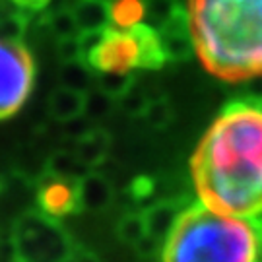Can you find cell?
I'll use <instances>...</instances> for the list:
<instances>
[{
    "label": "cell",
    "instance_id": "1",
    "mask_svg": "<svg viewBox=\"0 0 262 262\" xmlns=\"http://www.w3.org/2000/svg\"><path fill=\"white\" fill-rule=\"evenodd\" d=\"M200 202L220 214L262 215V99L227 103L190 158Z\"/></svg>",
    "mask_w": 262,
    "mask_h": 262
},
{
    "label": "cell",
    "instance_id": "2",
    "mask_svg": "<svg viewBox=\"0 0 262 262\" xmlns=\"http://www.w3.org/2000/svg\"><path fill=\"white\" fill-rule=\"evenodd\" d=\"M194 53L225 82L262 76V0H187Z\"/></svg>",
    "mask_w": 262,
    "mask_h": 262
},
{
    "label": "cell",
    "instance_id": "3",
    "mask_svg": "<svg viewBox=\"0 0 262 262\" xmlns=\"http://www.w3.org/2000/svg\"><path fill=\"white\" fill-rule=\"evenodd\" d=\"M262 260V215L220 214L202 202L188 204L161 247V262Z\"/></svg>",
    "mask_w": 262,
    "mask_h": 262
},
{
    "label": "cell",
    "instance_id": "4",
    "mask_svg": "<svg viewBox=\"0 0 262 262\" xmlns=\"http://www.w3.org/2000/svg\"><path fill=\"white\" fill-rule=\"evenodd\" d=\"M8 243L12 262H70L78 247L68 229L41 210L16 217Z\"/></svg>",
    "mask_w": 262,
    "mask_h": 262
},
{
    "label": "cell",
    "instance_id": "5",
    "mask_svg": "<svg viewBox=\"0 0 262 262\" xmlns=\"http://www.w3.org/2000/svg\"><path fill=\"white\" fill-rule=\"evenodd\" d=\"M35 84V60L18 37L0 35V121L26 105Z\"/></svg>",
    "mask_w": 262,
    "mask_h": 262
},
{
    "label": "cell",
    "instance_id": "6",
    "mask_svg": "<svg viewBox=\"0 0 262 262\" xmlns=\"http://www.w3.org/2000/svg\"><path fill=\"white\" fill-rule=\"evenodd\" d=\"M82 60L95 74L132 72L138 68V47L128 29L109 28L80 33Z\"/></svg>",
    "mask_w": 262,
    "mask_h": 262
},
{
    "label": "cell",
    "instance_id": "7",
    "mask_svg": "<svg viewBox=\"0 0 262 262\" xmlns=\"http://www.w3.org/2000/svg\"><path fill=\"white\" fill-rule=\"evenodd\" d=\"M37 204L43 214L55 220L82 212L78 196V181L45 173L37 187Z\"/></svg>",
    "mask_w": 262,
    "mask_h": 262
},
{
    "label": "cell",
    "instance_id": "8",
    "mask_svg": "<svg viewBox=\"0 0 262 262\" xmlns=\"http://www.w3.org/2000/svg\"><path fill=\"white\" fill-rule=\"evenodd\" d=\"M165 58L171 62H185L194 55V41L190 35V24L185 6L158 31Z\"/></svg>",
    "mask_w": 262,
    "mask_h": 262
},
{
    "label": "cell",
    "instance_id": "9",
    "mask_svg": "<svg viewBox=\"0 0 262 262\" xmlns=\"http://www.w3.org/2000/svg\"><path fill=\"white\" fill-rule=\"evenodd\" d=\"M188 204L190 202H187L183 196L163 198V200H158V202H151L150 206L142 212L148 235L163 245V241L167 239V235L171 233V229L177 224L179 215L183 214V210Z\"/></svg>",
    "mask_w": 262,
    "mask_h": 262
},
{
    "label": "cell",
    "instance_id": "10",
    "mask_svg": "<svg viewBox=\"0 0 262 262\" xmlns=\"http://www.w3.org/2000/svg\"><path fill=\"white\" fill-rule=\"evenodd\" d=\"M78 196L82 212H101L111 206L115 198V188L101 173L88 171L78 181Z\"/></svg>",
    "mask_w": 262,
    "mask_h": 262
},
{
    "label": "cell",
    "instance_id": "11",
    "mask_svg": "<svg viewBox=\"0 0 262 262\" xmlns=\"http://www.w3.org/2000/svg\"><path fill=\"white\" fill-rule=\"evenodd\" d=\"M138 47V68L140 70H159L167 62L163 47H161V37L156 29L148 24H136L128 29Z\"/></svg>",
    "mask_w": 262,
    "mask_h": 262
},
{
    "label": "cell",
    "instance_id": "12",
    "mask_svg": "<svg viewBox=\"0 0 262 262\" xmlns=\"http://www.w3.org/2000/svg\"><path fill=\"white\" fill-rule=\"evenodd\" d=\"M85 95L88 94L58 85L49 97V115L64 124L82 119L85 113Z\"/></svg>",
    "mask_w": 262,
    "mask_h": 262
},
{
    "label": "cell",
    "instance_id": "13",
    "mask_svg": "<svg viewBox=\"0 0 262 262\" xmlns=\"http://www.w3.org/2000/svg\"><path fill=\"white\" fill-rule=\"evenodd\" d=\"M111 148V136L103 128H90L84 136L76 140L74 154L88 169L101 165Z\"/></svg>",
    "mask_w": 262,
    "mask_h": 262
},
{
    "label": "cell",
    "instance_id": "14",
    "mask_svg": "<svg viewBox=\"0 0 262 262\" xmlns=\"http://www.w3.org/2000/svg\"><path fill=\"white\" fill-rule=\"evenodd\" d=\"M72 14H74L76 26L80 33L88 31H101L111 26V14H109V2L107 0H78Z\"/></svg>",
    "mask_w": 262,
    "mask_h": 262
},
{
    "label": "cell",
    "instance_id": "15",
    "mask_svg": "<svg viewBox=\"0 0 262 262\" xmlns=\"http://www.w3.org/2000/svg\"><path fill=\"white\" fill-rule=\"evenodd\" d=\"M109 14L113 28L130 29L144 19L146 0H109Z\"/></svg>",
    "mask_w": 262,
    "mask_h": 262
},
{
    "label": "cell",
    "instance_id": "16",
    "mask_svg": "<svg viewBox=\"0 0 262 262\" xmlns=\"http://www.w3.org/2000/svg\"><path fill=\"white\" fill-rule=\"evenodd\" d=\"M90 169L85 167L80 159L76 158L74 150H58L55 151L51 158L47 159V171L49 175L62 179H72V181H80L88 173Z\"/></svg>",
    "mask_w": 262,
    "mask_h": 262
},
{
    "label": "cell",
    "instance_id": "17",
    "mask_svg": "<svg viewBox=\"0 0 262 262\" xmlns=\"http://www.w3.org/2000/svg\"><path fill=\"white\" fill-rule=\"evenodd\" d=\"M60 85L88 94L92 92V85L95 84V72L85 64L84 60H74V62H62L60 66Z\"/></svg>",
    "mask_w": 262,
    "mask_h": 262
},
{
    "label": "cell",
    "instance_id": "18",
    "mask_svg": "<svg viewBox=\"0 0 262 262\" xmlns=\"http://www.w3.org/2000/svg\"><path fill=\"white\" fill-rule=\"evenodd\" d=\"M134 84H136L134 72H103V74L95 76L97 90L117 103L130 92Z\"/></svg>",
    "mask_w": 262,
    "mask_h": 262
},
{
    "label": "cell",
    "instance_id": "19",
    "mask_svg": "<svg viewBox=\"0 0 262 262\" xmlns=\"http://www.w3.org/2000/svg\"><path fill=\"white\" fill-rule=\"evenodd\" d=\"M115 233H117V239L121 243L136 247L148 235L142 212H126V214H122L121 220L117 222Z\"/></svg>",
    "mask_w": 262,
    "mask_h": 262
},
{
    "label": "cell",
    "instance_id": "20",
    "mask_svg": "<svg viewBox=\"0 0 262 262\" xmlns=\"http://www.w3.org/2000/svg\"><path fill=\"white\" fill-rule=\"evenodd\" d=\"M181 8H183L181 0H146L144 19L148 26L159 31Z\"/></svg>",
    "mask_w": 262,
    "mask_h": 262
},
{
    "label": "cell",
    "instance_id": "21",
    "mask_svg": "<svg viewBox=\"0 0 262 262\" xmlns=\"http://www.w3.org/2000/svg\"><path fill=\"white\" fill-rule=\"evenodd\" d=\"M142 119L148 122L151 128H156V130H165L167 126H171V122L175 119L173 103L169 101L165 95H159L156 99H150V103L146 107V113H144Z\"/></svg>",
    "mask_w": 262,
    "mask_h": 262
},
{
    "label": "cell",
    "instance_id": "22",
    "mask_svg": "<svg viewBox=\"0 0 262 262\" xmlns=\"http://www.w3.org/2000/svg\"><path fill=\"white\" fill-rule=\"evenodd\" d=\"M49 28L51 31L55 33L58 39H64V37H78L80 35V29L76 26V19L72 10H56L51 14L49 18Z\"/></svg>",
    "mask_w": 262,
    "mask_h": 262
},
{
    "label": "cell",
    "instance_id": "23",
    "mask_svg": "<svg viewBox=\"0 0 262 262\" xmlns=\"http://www.w3.org/2000/svg\"><path fill=\"white\" fill-rule=\"evenodd\" d=\"M117 105V101H113L111 97H107L101 94L99 90H95L94 94L88 92L85 95V117L88 119H103L105 115H109L111 109Z\"/></svg>",
    "mask_w": 262,
    "mask_h": 262
},
{
    "label": "cell",
    "instance_id": "24",
    "mask_svg": "<svg viewBox=\"0 0 262 262\" xmlns=\"http://www.w3.org/2000/svg\"><path fill=\"white\" fill-rule=\"evenodd\" d=\"M128 194L136 204H144L150 202L154 194H156V181L150 175H138L132 179V183L128 185Z\"/></svg>",
    "mask_w": 262,
    "mask_h": 262
},
{
    "label": "cell",
    "instance_id": "25",
    "mask_svg": "<svg viewBox=\"0 0 262 262\" xmlns=\"http://www.w3.org/2000/svg\"><path fill=\"white\" fill-rule=\"evenodd\" d=\"M150 99L151 97H148L144 92H140V90L136 92V90L132 88L130 92L119 101V107H121L128 117H144V113H146V107H148V103H150Z\"/></svg>",
    "mask_w": 262,
    "mask_h": 262
},
{
    "label": "cell",
    "instance_id": "26",
    "mask_svg": "<svg viewBox=\"0 0 262 262\" xmlns=\"http://www.w3.org/2000/svg\"><path fill=\"white\" fill-rule=\"evenodd\" d=\"M56 53H58V58H60V62H74V60H82L80 35H78V37L58 39V45H56Z\"/></svg>",
    "mask_w": 262,
    "mask_h": 262
},
{
    "label": "cell",
    "instance_id": "27",
    "mask_svg": "<svg viewBox=\"0 0 262 262\" xmlns=\"http://www.w3.org/2000/svg\"><path fill=\"white\" fill-rule=\"evenodd\" d=\"M161 247H163V245L159 243V241H156L150 235H146L140 243L134 247V251H136V254H138L140 258L150 260V258H154V256L158 254V249H161Z\"/></svg>",
    "mask_w": 262,
    "mask_h": 262
},
{
    "label": "cell",
    "instance_id": "28",
    "mask_svg": "<svg viewBox=\"0 0 262 262\" xmlns=\"http://www.w3.org/2000/svg\"><path fill=\"white\" fill-rule=\"evenodd\" d=\"M21 12H39L49 4V0H10Z\"/></svg>",
    "mask_w": 262,
    "mask_h": 262
},
{
    "label": "cell",
    "instance_id": "29",
    "mask_svg": "<svg viewBox=\"0 0 262 262\" xmlns=\"http://www.w3.org/2000/svg\"><path fill=\"white\" fill-rule=\"evenodd\" d=\"M70 262H101L99 256L90 251V249H84V247H76L74 254H72V260Z\"/></svg>",
    "mask_w": 262,
    "mask_h": 262
},
{
    "label": "cell",
    "instance_id": "30",
    "mask_svg": "<svg viewBox=\"0 0 262 262\" xmlns=\"http://www.w3.org/2000/svg\"><path fill=\"white\" fill-rule=\"evenodd\" d=\"M107 2H109V0H107Z\"/></svg>",
    "mask_w": 262,
    "mask_h": 262
}]
</instances>
